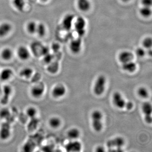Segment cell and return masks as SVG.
<instances>
[{
	"instance_id": "83f0119b",
	"label": "cell",
	"mask_w": 152,
	"mask_h": 152,
	"mask_svg": "<svg viewBox=\"0 0 152 152\" xmlns=\"http://www.w3.org/2000/svg\"><path fill=\"white\" fill-rule=\"evenodd\" d=\"M26 113L28 117L31 119H32L35 118L37 112L35 108L33 107H30L27 109Z\"/></svg>"
},
{
	"instance_id": "30bf717a",
	"label": "cell",
	"mask_w": 152,
	"mask_h": 152,
	"mask_svg": "<svg viewBox=\"0 0 152 152\" xmlns=\"http://www.w3.org/2000/svg\"><path fill=\"white\" fill-rule=\"evenodd\" d=\"M18 55L19 58L23 61L28 59L30 56L29 50L28 49L24 46H21L18 50Z\"/></svg>"
},
{
	"instance_id": "8992f818",
	"label": "cell",
	"mask_w": 152,
	"mask_h": 152,
	"mask_svg": "<svg viewBox=\"0 0 152 152\" xmlns=\"http://www.w3.org/2000/svg\"><path fill=\"white\" fill-rule=\"evenodd\" d=\"M45 91V86L42 83L35 85L31 90V94L36 99L40 98L44 94Z\"/></svg>"
},
{
	"instance_id": "4316f807",
	"label": "cell",
	"mask_w": 152,
	"mask_h": 152,
	"mask_svg": "<svg viewBox=\"0 0 152 152\" xmlns=\"http://www.w3.org/2000/svg\"><path fill=\"white\" fill-rule=\"evenodd\" d=\"M140 12L141 15L146 18L149 17L152 13L151 10L150 8V7H145V6H144L143 7L141 8Z\"/></svg>"
},
{
	"instance_id": "ab89813d",
	"label": "cell",
	"mask_w": 152,
	"mask_h": 152,
	"mask_svg": "<svg viewBox=\"0 0 152 152\" xmlns=\"http://www.w3.org/2000/svg\"><path fill=\"white\" fill-rule=\"evenodd\" d=\"M125 2H127L129 1L130 0H121Z\"/></svg>"
},
{
	"instance_id": "f1b7e54d",
	"label": "cell",
	"mask_w": 152,
	"mask_h": 152,
	"mask_svg": "<svg viewBox=\"0 0 152 152\" xmlns=\"http://www.w3.org/2000/svg\"><path fill=\"white\" fill-rule=\"evenodd\" d=\"M137 94L140 97L146 99L149 96V92L148 90L143 87L139 88L137 91Z\"/></svg>"
},
{
	"instance_id": "d6a6232c",
	"label": "cell",
	"mask_w": 152,
	"mask_h": 152,
	"mask_svg": "<svg viewBox=\"0 0 152 152\" xmlns=\"http://www.w3.org/2000/svg\"><path fill=\"white\" fill-rule=\"evenodd\" d=\"M136 54L138 56L142 57L145 54V51L144 49L142 48H138L136 50Z\"/></svg>"
},
{
	"instance_id": "8fae6325",
	"label": "cell",
	"mask_w": 152,
	"mask_h": 152,
	"mask_svg": "<svg viewBox=\"0 0 152 152\" xmlns=\"http://www.w3.org/2000/svg\"><path fill=\"white\" fill-rule=\"evenodd\" d=\"M134 58V55L132 53L127 51L122 52L119 56V60L122 64L133 61Z\"/></svg>"
},
{
	"instance_id": "9c48e42d",
	"label": "cell",
	"mask_w": 152,
	"mask_h": 152,
	"mask_svg": "<svg viewBox=\"0 0 152 152\" xmlns=\"http://www.w3.org/2000/svg\"><path fill=\"white\" fill-rule=\"evenodd\" d=\"M82 48V40L80 38L73 40L70 44L71 51L74 53H78L80 51Z\"/></svg>"
},
{
	"instance_id": "e575fe53",
	"label": "cell",
	"mask_w": 152,
	"mask_h": 152,
	"mask_svg": "<svg viewBox=\"0 0 152 152\" xmlns=\"http://www.w3.org/2000/svg\"><path fill=\"white\" fill-rule=\"evenodd\" d=\"M134 106V103H133L132 102H131V101H128V102H127L126 103V106H125V108H126V109H127L128 110H132Z\"/></svg>"
},
{
	"instance_id": "6da1fadb",
	"label": "cell",
	"mask_w": 152,
	"mask_h": 152,
	"mask_svg": "<svg viewBox=\"0 0 152 152\" xmlns=\"http://www.w3.org/2000/svg\"><path fill=\"white\" fill-rule=\"evenodd\" d=\"M92 121V126L93 129L97 132H99L102 129L103 114L100 111L96 110L93 112L91 115Z\"/></svg>"
},
{
	"instance_id": "4fadbf2b",
	"label": "cell",
	"mask_w": 152,
	"mask_h": 152,
	"mask_svg": "<svg viewBox=\"0 0 152 152\" xmlns=\"http://www.w3.org/2000/svg\"><path fill=\"white\" fill-rule=\"evenodd\" d=\"M12 26L8 23L5 22L0 25V37H3L7 35L11 31Z\"/></svg>"
},
{
	"instance_id": "603a6c76",
	"label": "cell",
	"mask_w": 152,
	"mask_h": 152,
	"mask_svg": "<svg viewBox=\"0 0 152 152\" xmlns=\"http://www.w3.org/2000/svg\"><path fill=\"white\" fill-rule=\"evenodd\" d=\"M46 33V28L45 26L42 23L37 24L36 33L40 37H43Z\"/></svg>"
},
{
	"instance_id": "2e32d148",
	"label": "cell",
	"mask_w": 152,
	"mask_h": 152,
	"mask_svg": "<svg viewBox=\"0 0 152 152\" xmlns=\"http://www.w3.org/2000/svg\"><path fill=\"white\" fill-rule=\"evenodd\" d=\"M122 68L126 72L133 73L137 69V64L133 61H131L123 64Z\"/></svg>"
},
{
	"instance_id": "7a4b0ae2",
	"label": "cell",
	"mask_w": 152,
	"mask_h": 152,
	"mask_svg": "<svg viewBox=\"0 0 152 152\" xmlns=\"http://www.w3.org/2000/svg\"><path fill=\"white\" fill-rule=\"evenodd\" d=\"M106 78L102 75L99 76L97 79L94 87V92L97 96L102 94L105 90Z\"/></svg>"
},
{
	"instance_id": "7402d4cb",
	"label": "cell",
	"mask_w": 152,
	"mask_h": 152,
	"mask_svg": "<svg viewBox=\"0 0 152 152\" xmlns=\"http://www.w3.org/2000/svg\"><path fill=\"white\" fill-rule=\"evenodd\" d=\"M142 110L145 115H151L152 112L151 104L149 102L145 103L142 106Z\"/></svg>"
},
{
	"instance_id": "f35d334b",
	"label": "cell",
	"mask_w": 152,
	"mask_h": 152,
	"mask_svg": "<svg viewBox=\"0 0 152 152\" xmlns=\"http://www.w3.org/2000/svg\"><path fill=\"white\" fill-rule=\"evenodd\" d=\"M96 151L98 152H104L105 151L103 147L102 146H99L96 149Z\"/></svg>"
},
{
	"instance_id": "1f68e13d",
	"label": "cell",
	"mask_w": 152,
	"mask_h": 152,
	"mask_svg": "<svg viewBox=\"0 0 152 152\" xmlns=\"http://www.w3.org/2000/svg\"><path fill=\"white\" fill-rule=\"evenodd\" d=\"M2 91L4 93V96L9 97V96L11 94V93H12V88L10 86H6L3 89Z\"/></svg>"
},
{
	"instance_id": "60d3db41",
	"label": "cell",
	"mask_w": 152,
	"mask_h": 152,
	"mask_svg": "<svg viewBox=\"0 0 152 152\" xmlns=\"http://www.w3.org/2000/svg\"><path fill=\"white\" fill-rule=\"evenodd\" d=\"M2 91V89L1 88V87L0 86V94H1V93Z\"/></svg>"
},
{
	"instance_id": "484cf974",
	"label": "cell",
	"mask_w": 152,
	"mask_h": 152,
	"mask_svg": "<svg viewBox=\"0 0 152 152\" xmlns=\"http://www.w3.org/2000/svg\"><path fill=\"white\" fill-rule=\"evenodd\" d=\"M13 4L14 7L19 11H23L25 6L24 0H13Z\"/></svg>"
},
{
	"instance_id": "e0dca14e",
	"label": "cell",
	"mask_w": 152,
	"mask_h": 152,
	"mask_svg": "<svg viewBox=\"0 0 152 152\" xmlns=\"http://www.w3.org/2000/svg\"><path fill=\"white\" fill-rule=\"evenodd\" d=\"M78 7L83 12H87L91 8V3L89 0H78Z\"/></svg>"
},
{
	"instance_id": "836d02e7",
	"label": "cell",
	"mask_w": 152,
	"mask_h": 152,
	"mask_svg": "<svg viewBox=\"0 0 152 152\" xmlns=\"http://www.w3.org/2000/svg\"><path fill=\"white\" fill-rule=\"evenodd\" d=\"M45 57L44 58V61L47 64H50L52 61L53 57L52 55L50 53H48V54L45 55Z\"/></svg>"
},
{
	"instance_id": "3957f363",
	"label": "cell",
	"mask_w": 152,
	"mask_h": 152,
	"mask_svg": "<svg viewBox=\"0 0 152 152\" xmlns=\"http://www.w3.org/2000/svg\"><path fill=\"white\" fill-rule=\"evenodd\" d=\"M124 139L121 137H116L111 140H109L107 142V146L110 149H115L117 151H122L121 148L124 145Z\"/></svg>"
},
{
	"instance_id": "44dd1931",
	"label": "cell",
	"mask_w": 152,
	"mask_h": 152,
	"mask_svg": "<svg viewBox=\"0 0 152 152\" xmlns=\"http://www.w3.org/2000/svg\"><path fill=\"white\" fill-rule=\"evenodd\" d=\"M59 68L58 63V62H54L50 63L48 67V71L50 73L53 74L56 73Z\"/></svg>"
},
{
	"instance_id": "8d00e7d4",
	"label": "cell",
	"mask_w": 152,
	"mask_h": 152,
	"mask_svg": "<svg viewBox=\"0 0 152 152\" xmlns=\"http://www.w3.org/2000/svg\"><path fill=\"white\" fill-rule=\"evenodd\" d=\"M145 120L148 124H151L152 121L151 115H145Z\"/></svg>"
},
{
	"instance_id": "d590c367",
	"label": "cell",
	"mask_w": 152,
	"mask_h": 152,
	"mask_svg": "<svg viewBox=\"0 0 152 152\" xmlns=\"http://www.w3.org/2000/svg\"><path fill=\"white\" fill-rule=\"evenodd\" d=\"M152 0H142V3L145 7H150L152 5Z\"/></svg>"
},
{
	"instance_id": "5b68a950",
	"label": "cell",
	"mask_w": 152,
	"mask_h": 152,
	"mask_svg": "<svg viewBox=\"0 0 152 152\" xmlns=\"http://www.w3.org/2000/svg\"><path fill=\"white\" fill-rule=\"evenodd\" d=\"M113 101L115 105L119 109H123L125 107L126 102L122 95L119 92H116L113 95Z\"/></svg>"
},
{
	"instance_id": "ac0fdd59",
	"label": "cell",
	"mask_w": 152,
	"mask_h": 152,
	"mask_svg": "<svg viewBox=\"0 0 152 152\" xmlns=\"http://www.w3.org/2000/svg\"><path fill=\"white\" fill-rule=\"evenodd\" d=\"M1 57L4 61H8L11 59L13 56V52L11 49L5 48L1 52Z\"/></svg>"
},
{
	"instance_id": "d4e9b609",
	"label": "cell",
	"mask_w": 152,
	"mask_h": 152,
	"mask_svg": "<svg viewBox=\"0 0 152 152\" xmlns=\"http://www.w3.org/2000/svg\"><path fill=\"white\" fill-rule=\"evenodd\" d=\"M37 26V24L35 22L31 21L29 22L27 25V30L28 32L31 34L36 33Z\"/></svg>"
},
{
	"instance_id": "4dcf8cb0",
	"label": "cell",
	"mask_w": 152,
	"mask_h": 152,
	"mask_svg": "<svg viewBox=\"0 0 152 152\" xmlns=\"http://www.w3.org/2000/svg\"><path fill=\"white\" fill-rule=\"evenodd\" d=\"M152 39L151 38H146L143 42V45L145 48L150 49L152 47Z\"/></svg>"
},
{
	"instance_id": "f546056e",
	"label": "cell",
	"mask_w": 152,
	"mask_h": 152,
	"mask_svg": "<svg viewBox=\"0 0 152 152\" xmlns=\"http://www.w3.org/2000/svg\"><path fill=\"white\" fill-rule=\"evenodd\" d=\"M10 115V112L8 109L3 108L0 111V118L2 119H7Z\"/></svg>"
},
{
	"instance_id": "ba28073f",
	"label": "cell",
	"mask_w": 152,
	"mask_h": 152,
	"mask_svg": "<svg viewBox=\"0 0 152 152\" xmlns=\"http://www.w3.org/2000/svg\"><path fill=\"white\" fill-rule=\"evenodd\" d=\"M81 149V143L76 140L69 142L66 146V149L68 152H79Z\"/></svg>"
},
{
	"instance_id": "d6986e66",
	"label": "cell",
	"mask_w": 152,
	"mask_h": 152,
	"mask_svg": "<svg viewBox=\"0 0 152 152\" xmlns=\"http://www.w3.org/2000/svg\"><path fill=\"white\" fill-rule=\"evenodd\" d=\"M67 136L69 138L72 140H77L80 137V131L76 128H73L68 131Z\"/></svg>"
},
{
	"instance_id": "74e56055",
	"label": "cell",
	"mask_w": 152,
	"mask_h": 152,
	"mask_svg": "<svg viewBox=\"0 0 152 152\" xmlns=\"http://www.w3.org/2000/svg\"><path fill=\"white\" fill-rule=\"evenodd\" d=\"M53 50L54 51L58 52V51L59 49H60L59 45L58 44H55L53 45Z\"/></svg>"
},
{
	"instance_id": "9a60e30c",
	"label": "cell",
	"mask_w": 152,
	"mask_h": 152,
	"mask_svg": "<svg viewBox=\"0 0 152 152\" xmlns=\"http://www.w3.org/2000/svg\"><path fill=\"white\" fill-rule=\"evenodd\" d=\"M13 72L10 69L6 68L4 69L0 73V79L1 80L5 81L11 78Z\"/></svg>"
},
{
	"instance_id": "52a82bcc",
	"label": "cell",
	"mask_w": 152,
	"mask_h": 152,
	"mask_svg": "<svg viewBox=\"0 0 152 152\" xmlns=\"http://www.w3.org/2000/svg\"><path fill=\"white\" fill-rule=\"evenodd\" d=\"M66 92V89L64 86L62 84H58L52 90V94L53 97L59 99L64 96L65 95Z\"/></svg>"
},
{
	"instance_id": "cb8c5ba5",
	"label": "cell",
	"mask_w": 152,
	"mask_h": 152,
	"mask_svg": "<svg viewBox=\"0 0 152 152\" xmlns=\"http://www.w3.org/2000/svg\"><path fill=\"white\" fill-rule=\"evenodd\" d=\"M33 74L32 69L29 67L24 68L20 71V75L21 76L27 79L31 77L32 75Z\"/></svg>"
},
{
	"instance_id": "277c9868",
	"label": "cell",
	"mask_w": 152,
	"mask_h": 152,
	"mask_svg": "<svg viewBox=\"0 0 152 152\" xmlns=\"http://www.w3.org/2000/svg\"><path fill=\"white\" fill-rule=\"evenodd\" d=\"M86 25V21L84 18L82 17H79L75 23V27L76 32L80 37L84 35L86 33L85 27Z\"/></svg>"
},
{
	"instance_id": "b9f144b4",
	"label": "cell",
	"mask_w": 152,
	"mask_h": 152,
	"mask_svg": "<svg viewBox=\"0 0 152 152\" xmlns=\"http://www.w3.org/2000/svg\"><path fill=\"white\" fill-rule=\"evenodd\" d=\"M41 1H42L46 2L48 1V0H41Z\"/></svg>"
},
{
	"instance_id": "ffe728a7",
	"label": "cell",
	"mask_w": 152,
	"mask_h": 152,
	"mask_svg": "<svg viewBox=\"0 0 152 152\" xmlns=\"http://www.w3.org/2000/svg\"><path fill=\"white\" fill-rule=\"evenodd\" d=\"M61 121L59 118L57 117H53L50 118L49 121V124L50 126L53 129H57L61 126Z\"/></svg>"
},
{
	"instance_id": "5bb4252c",
	"label": "cell",
	"mask_w": 152,
	"mask_h": 152,
	"mask_svg": "<svg viewBox=\"0 0 152 152\" xmlns=\"http://www.w3.org/2000/svg\"><path fill=\"white\" fill-rule=\"evenodd\" d=\"M11 134L10 126L7 124H4L0 130V138L3 140L9 138Z\"/></svg>"
},
{
	"instance_id": "7c38bea8",
	"label": "cell",
	"mask_w": 152,
	"mask_h": 152,
	"mask_svg": "<svg viewBox=\"0 0 152 152\" xmlns=\"http://www.w3.org/2000/svg\"><path fill=\"white\" fill-rule=\"evenodd\" d=\"M74 19L73 15H67L63 19L62 24L63 27L66 30L69 31L71 29L72 26L73 22Z\"/></svg>"
}]
</instances>
